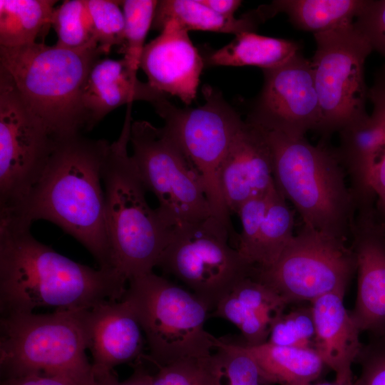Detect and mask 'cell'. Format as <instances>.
<instances>
[{"label":"cell","mask_w":385,"mask_h":385,"mask_svg":"<svg viewBox=\"0 0 385 385\" xmlns=\"http://www.w3.org/2000/svg\"><path fill=\"white\" fill-rule=\"evenodd\" d=\"M31 225L0 218L1 315L40 307L89 309L122 299L127 279L116 270L76 262L38 241Z\"/></svg>","instance_id":"cell-1"},{"label":"cell","mask_w":385,"mask_h":385,"mask_svg":"<svg viewBox=\"0 0 385 385\" xmlns=\"http://www.w3.org/2000/svg\"><path fill=\"white\" fill-rule=\"evenodd\" d=\"M106 140L78 134L57 141L40 179L14 210L0 214L31 225L51 222L83 245L99 268L115 270L106 227L101 170Z\"/></svg>","instance_id":"cell-2"},{"label":"cell","mask_w":385,"mask_h":385,"mask_svg":"<svg viewBox=\"0 0 385 385\" xmlns=\"http://www.w3.org/2000/svg\"><path fill=\"white\" fill-rule=\"evenodd\" d=\"M131 104L127 106L120 136L108 148L101 170L113 264L128 282L157 267L173 229L149 206L147 190L128 153Z\"/></svg>","instance_id":"cell-3"},{"label":"cell","mask_w":385,"mask_h":385,"mask_svg":"<svg viewBox=\"0 0 385 385\" xmlns=\"http://www.w3.org/2000/svg\"><path fill=\"white\" fill-rule=\"evenodd\" d=\"M262 129L272 153L275 187L303 224L350 242L356 204L335 150L312 145L304 136Z\"/></svg>","instance_id":"cell-4"},{"label":"cell","mask_w":385,"mask_h":385,"mask_svg":"<svg viewBox=\"0 0 385 385\" xmlns=\"http://www.w3.org/2000/svg\"><path fill=\"white\" fill-rule=\"evenodd\" d=\"M102 54L97 45L76 49L43 43L0 46V66L12 77L30 111L57 141L86 129L81 94Z\"/></svg>","instance_id":"cell-5"},{"label":"cell","mask_w":385,"mask_h":385,"mask_svg":"<svg viewBox=\"0 0 385 385\" xmlns=\"http://www.w3.org/2000/svg\"><path fill=\"white\" fill-rule=\"evenodd\" d=\"M84 310L58 309L51 314L2 315L0 369L3 379L46 374L63 378L74 385H90L93 367L86 354Z\"/></svg>","instance_id":"cell-6"},{"label":"cell","mask_w":385,"mask_h":385,"mask_svg":"<svg viewBox=\"0 0 385 385\" xmlns=\"http://www.w3.org/2000/svg\"><path fill=\"white\" fill-rule=\"evenodd\" d=\"M142 328L156 367L183 359H204L216 337L205 328L210 307L192 292L150 272L128 281L123 296Z\"/></svg>","instance_id":"cell-7"},{"label":"cell","mask_w":385,"mask_h":385,"mask_svg":"<svg viewBox=\"0 0 385 385\" xmlns=\"http://www.w3.org/2000/svg\"><path fill=\"white\" fill-rule=\"evenodd\" d=\"M232 231L214 215L175 226L157 265L183 282L212 312L255 268L230 245Z\"/></svg>","instance_id":"cell-8"},{"label":"cell","mask_w":385,"mask_h":385,"mask_svg":"<svg viewBox=\"0 0 385 385\" xmlns=\"http://www.w3.org/2000/svg\"><path fill=\"white\" fill-rule=\"evenodd\" d=\"M314 37L311 61L320 113L317 131L325 137L369 115L364 63L373 48L354 23Z\"/></svg>","instance_id":"cell-9"},{"label":"cell","mask_w":385,"mask_h":385,"mask_svg":"<svg viewBox=\"0 0 385 385\" xmlns=\"http://www.w3.org/2000/svg\"><path fill=\"white\" fill-rule=\"evenodd\" d=\"M205 102L195 108H179L167 98L153 105L164 127L197 172L212 215L232 228L220 183V169L244 120L213 88H204Z\"/></svg>","instance_id":"cell-10"},{"label":"cell","mask_w":385,"mask_h":385,"mask_svg":"<svg viewBox=\"0 0 385 385\" xmlns=\"http://www.w3.org/2000/svg\"><path fill=\"white\" fill-rule=\"evenodd\" d=\"M130 142L142 181L157 197L156 210L168 226L213 215L197 172L165 127L132 121Z\"/></svg>","instance_id":"cell-11"},{"label":"cell","mask_w":385,"mask_h":385,"mask_svg":"<svg viewBox=\"0 0 385 385\" xmlns=\"http://www.w3.org/2000/svg\"><path fill=\"white\" fill-rule=\"evenodd\" d=\"M356 259L350 242L304 224L276 262L255 267L252 277L266 284L289 304L332 292L345 293Z\"/></svg>","instance_id":"cell-12"},{"label":"cell","mask_w":385,"mask_h":385,"mask_svg":"<svg viewBox=\"0 0 385 385\" xmlns=\"http://www.w3.org/2000/svg\"><path fill=\"white\" fill-rule=\"evenodd\" d=\"M57 141L30 111L12 77L0 66V214L12 212L26 200Z\"/></svg>","instance_id":"cell-13"},{"label":"cell","mask_w":385,"mask_h":385,"mask_svg":"<svg viewBox=\"0 0 385 385\" xmlns=\"http://www.w3.org/2000/svg\"><path fill=\"white\" fill-rule=\"evenodd\" d=\"M263 73L262 89L247 119L265 130L292 136L317 130L320 113L311 60L299 52Z\"/></svg>","instance_id":"cell-14"},{"label":"cell","mask_w":385,"mask_h":385,"mask_svg":"<svg viewBox=\"0 0 385 385\" xmlns=\"http://www.w3.org/2000/svg\"><path fill=\"white\" fill-rule=\"evenodd\" d=\"M371 205L356 208L350 245L356 259L357 293L351 316L361 332L385 335V233Z\"/></svg>","instance_id":"cell-15"},{"label":"cell","mask_w":385,"mask_h":385,"mask_svg":"<svg viewBox=\"0 0 385 385\" xmlns=\"http://www.w3.org/2000/svg\"><path fill=\"white\" fill-rule=\"evenodd\" d=\"M188 31L175 20L168 21L145 46L140 63L150 85L187 105L195 98L205 65Z\"/></svg>","instance_id":"cell-16"},{"label":"cell","mask_w":385,"mask_h":385,"mask_svg":"<svg viewBox=\"0 0 385 385\" xmlns=\"http://www.w3.org/2000/svg\"><path fill=\"white\" fill-rule=\"evenodd\" d=\"M220 183L230 214H237L245 202L275 186L272 153L265 132L247 119L224 158Z\"/></svg>","instance_id":"cell-17"},{"label":"cell","mask_w":385,"mask_h":385,"mask_svg":"<svg viewBox=\"0 0 385 385\" xmlns=\"http://www.w3.org/2000/svg\"><path fill=\"white\" fill-rule=\"evenodd\" d=\"M83 321L93 371H113L119 364L143 356L144 334L124 298L85 309Z\"/></svg>","instance_id":"cell-18"},{"label":"cell","mask_w":385,"mask_h":385,"mask_svg":"<svg viewBox=\"0 0 385 385\" xmlns=\"http://www.w3.org/2000/svg\"><path fill=\"white\" fill-rule=\"evenodd\" d=\"M344 292L324 294L310 302L316 329L315 350L335 374V381H354L351 365L364 346L361 331L344 304Z\"/></svg>","instance_id":"cell-19"},{"label":"cell","mask_w":385,"mask_h":385,"mask_svg":"<svg viewBox=\"0 0 385 385\" xmlns=\"http://www.w3.org/2000/svg\"><path fill=\"white\" fill-rule=\"evenodd\" d=\"M165 98V93L133 77L123 58L98 59L88 75L81 94L86 130L123 104L145 101L153 106Z\"/></svg>","instance_id":"cell-20"},{"label":"cell","mask_w":385,"mask_h":385,"mask_svg":"<svg viewBox=\"0 0 385 385\" xmlns=\"http://www.w3.org/2000/svg\"><path fill=\"white\" fill-rule=\"evenodd\" d=\"M288 304L270 287L248 276L219 300L210 316L235 325L245 339V344L255 346L267 342L273 319Z\"/></svg>","instance_id":"cell-21"},{"label":"cell","mask_w":385,"mask_h":385,"mask_svg":"<svg viewBox=\"0 0 385 385\" xmlns=\"http://www.w3.org/2000/svg\"><path fill=\"white\" fill-rule=\"evenodd\" d=\"M366 0H277L257 10L263 21L283 12L297 29L314 34L354 22Z\"/></svg>","instance_id":"cell-22"},{"label":"cell","mask_w":385,"mask_h":385,"mask_svg":"<svg viewBox=\"0 0 385 385\" xmlns=\"http://www.w3.org/2000/svg\"><path fill=\"white\" fill-rule=\"evenodd\" d=\"M300 52L292 40L242 32L226 46L210 53L205 64L213 66H257L262 70L277 68Z\"/></svg>","instance_id":"cell-23"},{"label":"cell","mask_w":385,"mask_h":385,"mask_svg":"<svg viewBox=\"0 0 385 385\" xmlns=\"http://www.w3.org/2000/svg\"><path fill=\"white\" fill-rule=\"evenodd\" d=\"M245 346L273 385H309L320 377L326 366L314 349L279 346L267 342Z\"/></svg>","instance_id":"cell-24"},{"label":"cell","mask_w":385,"mask_h":385,"mask_svg":"<svg viewBox=\"0 0 385 385\" xmlns=\"http://www.w3.org/2000/svg\"><path fill=\"white\" fill-rule=\"evenodd\" d=\"M175 20L188 31L200 30L237 35L253 31L261 22L255 10L241 18L220 15L199 0H162L156 6L152 28L161 31L169 21Z\"/></svg>","instance_id":"cell-25"},{"label":"cell","mask_w":385,"mask_h":385,"mask_svg":"<svg viewBox=\"0 0 385 385\" xmlns=\"http://www.w3.org/2000/svg\"><path fill=\"white\" fill-rule=\"evenodd\" d=\"M57 1L0 0V46L19 47L36 43L51 26Z\"/></svg>","instance_id":"cell-26"},{"label":"cell","mask_w":385,"mask_h":385,"mask_svg":"<svg viewBox=\"0 0 385 385\" xmlns=\"http://www.w3.org/2000/svg\"><path fill=\"white\" fill-rule=\"evenodd\" d=\"M214 351L203 361L207 385H273L244 344L216 338Z\"/></svg>","instance_id":"cell-27"},{"label":"cell","mask_w":385,"mask_h":385,"mask_svg":"<svg viewBox=\"0 0 385 385\" xmlns=\"http://www.w3.org/2000/svg\"><path fill=\"white\" fill-rule=\"evenodd\" d=\"M294 210L276 187L271 192L248 262L258 268L273 265L294 236Z\"/></svg>","instance_id":"cell-28"},{"label":"cell","mask_w":385,"mask_h":385,"mask_svg":"<svg viewBox=\"0 0 385 385\" xmlns=\"http://www.w3.org/2000/svg\"><path fill=\"white\" fill-rule=\"evenodd\" d=\"M158 2L155 0L122 1L125 34L121 52L128 70L133 77H137L145 40L152 26Z\"/></svg>","instance_id":"cell-29"},{"label":"cell","mask_w":385,"mask_h":385,"mask_svg":"<svg viewBox=\"0 0 385 385\" xmlns=\"http://www.w3.org/2000/svg\"><path fill=\"white\" fill-rule=\"evenodd\" d=\"M58 40L56 46L76 49L97 45L86 0H66L55 9L51 20Z\"/></svg>","instance_id":"cell-30"},{"label":"cell","mask_w":385,"mask_h":385,"mask_svg":"<svg viewBox=\"0 0 385 385\" xmlns=\"http://www.w3.org/2000/svg\"><path fill=\"white\" fill-rule=\"evenodd\" d=\"M316 329L311 304L277 314L272 320L267 342L279 346L315 349Z\"/></svg>","instance_id":"cell-31"},{"label":"cell","mask_w":385,"mask_h":385,"mask_svg":"<svg viewBox=\"0 0 385 385\" xmlns=\"http://www.w3.org/2000/svg\"><path fill=\"white\" fill-rule=\"evenodd\" d=\"M122 1L86 0L91 18L94 39L103 54L113 46L124 42L125 16L120 8Z\"/></svg>","instance_id":"cell-32"},{"label":"cell","mask_w":385,"mask_h":385,"mask_svg":"<svg viewBox=\"0 0 385 385\" xmlns=\"http://www.w3.org/2000/svg\"><path fill=\"white\" fill-rule=\"evenodd\" d=\"M274 188L247 200L237 212L240 219L242 230L237 236L236 248L247 262L265 217L271 192Z\"/></svg>","instance_id":"cell-33"},{"label":"cell","mask_w":385,"mask_h":385,"mask_svg":"<svg viewBox=\"0 0 385 385\" xmlns=\"http://www.w3.org/2000/svg\"><path fill=\"white\" fill-rule=\"evenodd\" d=\"M204 359H183L158 366L152 385H207Z\"/></svg>","instance_id":"cell-34"},{"label":"cell","mask_w":385,"mask_h":385,"mask_svg":"<svg viewBox=\"0 0 385 385\" xmlns=\"http://www.w3.org/2000/svg\"><path fill=\"white\" fill-rule=\"evenodd\" d=\"M361 366L354 385H385V335L371 337L356 359Z\"/></svg>","instance_id":"cell-35"},{"label":"cell","mask_w":385,"mask_h":385,"mask_svg":"<svg viewBox=\"0 0 385 385\" xmlns=\"http://www.w3.org/2000/svg\"><path fill=\"white\" fill-rule=\"evenodd\" d=\"M354 23L385 58V0H366Z\"/></svg>","instance_id":"cell-36"},{"label":"cell","mask_w":385,"mask_h":385,"mask_svg":"<svg viewBox=\"0 0 385 385\" xmlns=\"http://www.w3.org/2000/svg\"><path fill=\"white\" fill-rule=\"evenodd\" d=\"M377 93L385 107V66L375 76ZM369 187L376 197L380 212L385 217V144L377 154L369 180Z\"/></svg>","instance_id":"cell-37"},{"label":"cell","mask_w":385,"mask_h":385,"mask_svg":"<svg viewBox=\"0 0 385 385\" xmlns=\"http://www.w3.org/2000/svg\"><path fill=\"white\" fill-rule=\"evenodd\" d=\"M153 374L138 361L133 373L125 381H120L113 371H96L93 370L90 385H152Z\"/></svg>","instance_id":"cell-38"},{"label":"cell","mask_w":385,"mask_h":385,"mask_svg":"<svg viewBox=\"0 0 385 385\" xmlns=\"http://www.w3.org/2000/svg\"><path fill=\"white\" fill-rule=\"evenodd\" d=\"M1 385H74L71 381L56 376L31 374L3 379Z\"/></svg>","instance_id":"cell-39"},{"label":"cell","mask_w":385,"mask_h":385,"mask_svg":"<svg viewBox=\"0 0 385 385\" xmlns=\"http://www.w3.org/2000/svg\"><path fill=\"white\" fill-rule=\"evenodd\" d=\"M200 3L217 14L225 17H234L235 12L242 4L239 0H199Z\"/></svg>","instance_id":"cell-40"},{"label":"cell","mask_w":385,"mask_h":385,"mask_svg":"<svg viewBox=\"0 0 385 385\" xmlns=\"http://www.w3.org/2000/svg\"><path fill=\"white\" fill-rule=\"evenodd\" d=\"M354 382L350 383V384H339V383H337L336 381L332 382V383H331V382H322V383H317V384H310L309 385H354Z\"/></svg>","instance_id":"cell-41"}]
</instances>
